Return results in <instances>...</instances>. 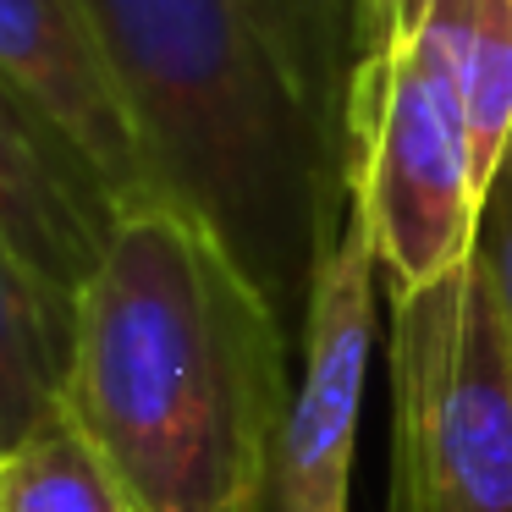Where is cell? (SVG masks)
Masks as SVG:
<instances>
[{
  "mask_svg": "<svg viewBox=\"0 0 512 512\" xmlns=\"http://www.w3.org/2000/svg\"><path fill=\"white\" fill-rule=\"evenodd\" d=\"M292 331L177 204L116 221L78 292L67 419L144 512H276Z\"/></svg>",
  "mask_w": 512,
  "mask_h": 512,
  "instance_id": "1",
  "label": "cell"
},
{
  "mask_svg": "<svg viewBox=\"0 0 512 512\" xmlns=\"http://www.w3.org/2000/svg\"><path fill=\"white\" fill-rule=\"evenodd\" d=\"M149 182L226 243L303 331L347 215L342 122L309 100L243 0H89Z\"/></svg>",
  "mask_w": 512,
  "mask_h": 512,
  "instance_id": "2",
  "label": "cell"
},
{
  "mask_svg": "<svg viewBox=\"0 0 512 512\" xmlns=\"http://www.w3.org/2000/svg\"><path fill=\"white\" fill-rule=\"evenodd\" d=\"M347 199L364 215L391 298L474 259L479 166L463 67L430 0H358L342 105Z\"/></svg>",
  "mask_w": 512,
  "mask_h": 512,
  "instance_id": "3",
  "label": "cell"
},
{
  "mask_svg": "<svg viewBox=\"0 0 512 512\" xmlns=\"http://www.w3.org/2000/svg\"><path fill=\"white\" fill-rule=\"evenodd\" d=\"M397 512H512V325L485 265L391 298Z\"/></svg>",
  "mask_w": 512,
  "mask_h": 512,
  "instance_id": "4",
  "label": "cell"
},
{
  "mask_svg": "<svg viewBox=\"0 0 512 512\" xmlns=\"http://www.w3.org/2000/svg\"><path fill=\"white\" fill-rule=\"evenodd\" d=\"M380 259L364 215L347 199L342 232L325 248L303 314V369L292 375V402L276 457V512H347L358 408H364L369 347H375Z\"/></svg>",
  "mask_w": 512,
  "mask_h": 512,
  "instance_id": "5",
  "label": "cell"
},
{
  "mask_svg": "<svg viewBox=\"0 0 512 512\" xmlns=\"http://www.w3.org/2000/svg\"><path fill=\"white\" fill-rule=\"evenodd\" d=\"M0 83L89 160L122 215L166 204L149 182L89 0H0Z\"/></svg>",
  "mask_w": 512,
  "mask_h": 512,
  "instance_id": "6",
  "label": "cell"
},
{
  "mask_svg": "<svg viewBox=\"0 0 512 512\" xmlns=\"http://www.w3.org/2000/svg\"><path fill=\"white\" fill-rule=\"evenodd\" d=\"M116 221L122 210L89 160L0 83V243L56 287L83 292Z\"/></svg>",
  "mask_w": 512,
  "mask_h": 512,
  "instance_id": "7",
  "label": "cell"
},
{
  "mask_svg": "<svg viewBox=\"0 0 512 512\" xmlns=\"http://www.w3.org/2000/svg\"><path fill=\"white\" fill-rule=\"evenodd\" d=\"M78 353V292L39 276L0 243V457L67 419Z\"/></svg>",
  "mask_w": 512,
  "mask_h": 512,
  "instance_id": "8",
  "label": "cell"
},
{
  "mask_svg": "<svg viewBox=\"0 0 512 512\" xmlns=\"http://www.w3.org/2000/svg\"><path fill=\"white\" fill-rule=\"evenodd\" d=\"M0 474L12 512H144L72 419H56L12 457H0Z\"/></svg>",
  "mask_w": 512,
  "mask_h": 512,
  "instance_id": "9",
  "label": "cell"
},
{
  "mask_svg": "<svg viewBox=\"0 0 512 512\" xmlns=\"http://www.w3.org/2000/svg\"><path fill=\"white\" fill-rule=\"evenodd\" d=\"M248 17L270 34V45L287 56L309 100L331 122H342L347 72L358 45V0H243Z\"/></svg>",
  "mask_w": 512,
  "mask_h": 512,
  "instance_id": "10",
  "label": "cell"
},
{
  "mask_svg": "<svg viewBox=\"0 0 512 512\" xmlns=\"http://www.w3.org/2000/svg\"><path fill=\"white\" fill-rule=\"evenodd\" d=\"M474 259L485 265L490 287L501 298V314L512 325V144L501 155L496 177L485 188V204H479V237H474Z\"/></svg>",
  "mask_w": 512,
  "mask_h": 512,
  "instance_id": "11",
  "label": "cell"
},
{
  "mask_svg": "<svg viewBox=\"0 0 512 512\" xmlns=\"http://www.w3.org/2000/svg\"><path fill=\"white\" fill-rule=\"evenodd\" d=\"M0 512H12V507H6V474H0Z\"/></svg>",
  "mask_w": 512,
  "mask_h": 512,
  "instance_id": "12",
  "label": "cell"
}]
</instances>
